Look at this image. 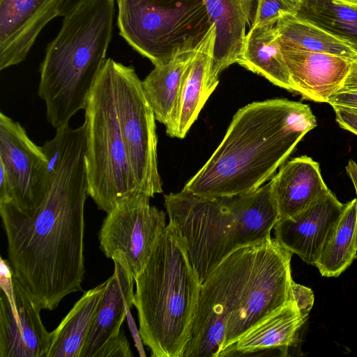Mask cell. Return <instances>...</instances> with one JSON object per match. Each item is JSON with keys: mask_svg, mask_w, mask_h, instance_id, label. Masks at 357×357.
<instances>
[{"mask_svg": "<svg viewBox=\"0 0 357 357\" xmlns=\"http://www.w3.org/2000/svg\"><path fill=\"white\" fill-rule=\"evenodd\" d=\"M357 89V61L352 63L351 70L344 81L342 88L339 91Z\"/></svg>", "mask_w": 357, "mask_h": 357, "instance_id": "1f68e13d", "label": "cell"}, {"mask_svg": "<svg viewBox=\"0 0 357 357\" xmlns=\"http://www.w3.org/2000/svg\"><path fill=\"white\" fill-rule=\"evenodd\" d=\"M344 207L329 191L315 203L274 227L275 238L304 262L315 265Z\"/></svg>", "mask_w": 357, "mask_h": 357, "instance_id": "5bb4252c", "label": "cell"}, {"mask_svg": "<svg viewBox=\"0 0 357 357\" xmlns=\"http://www.w3.org/2000/svg\"><path fill=\"white\" fill-rule=\"evenodd\" d=\"M346 172L353 183L357 199V164L353 160H349L346 167Z\"/></svg>", "mask_w": 357, "mask_h": 357, "instance_id": "836d02e7", "label": "cell"}, {"mask_svg": "<svg viewBox=\"0 0 357 357\" xmlns=\"http://www.w3.org/2000/svg\"><path fill=\"white\" fill-rule=\"evenodd\" d=\"M316 126L308 105L282 98L250 103L234 114L220 145L183 190L208 198L252 192Z\"/></svg>", "mask_w": 357, "mask_h": 357, "instance_id": "7a4b0ae2", "label": "cell"}, {"mask_svg": "<svg viewBox=\"0 0 357 357\" xmlns=\"http://www.w3.org/2000/svg\"><path fill=\"white\" fill-rule=\"evenodd\" d=\"M280 46L295 92L310 100L327 102L342 88L353 61L331 54L298 50L281 41Z\"/></svg>", "mask_w": 357, "mask_h": 357, "instance_id": "9a60e30c", "label": "cell"}, {"mask_svg": "<svg viewBox=\"0 0 357 357\" xmlns=\"http://www.w3.org/2000/svg\"><path fill=\"white\" fill-rule=\"evenodd\" d=\"M303 1H306V0H303Z\"/></svg>", "mask_w": 357, "mask_h": 357, "instance_id": "d590c367", "label": "cell"}, {"mask_svg": "<svg viewBox=\"0 0 357 357\" xmlns=\"http://www.w3.org/2000/svg\"><path fill=\"white\" fill-rule=\"evenodd\" d=\"M276 27L280 41L292 47L357 61V50L351 43L297 15H282Z\"/></svg>", "mask_w": 357, "mask_h": 357, "instance_id": "603a6c76", "label": "cell"}, {"mask_svg": "<svg viewBox=\"0 0 357 357\" xmlns=\"http://www.w3.org/2000/svg\"><path fill=\"white\" fill-rule=\"evenodd\" d=\"M149 198L136 194L120 200L107 213L98 234L105 255L112 259L116 252L123 253L135 279L167 227L165 213L151 206Z\"/></svg>", "mask_w": 357, "mask_h": 357, "instance_id": "30bf717a", "label": "cell"}, {"mask_svg": "<svg viewBox=\"0 0 357 357\" xmlns=\"http://www.w3.org/2000/svg\"><path fill=\"white\" fill-rule=\"evenodd\" d=\"M86 0H63L60 8L59 16L65 17L75 8Z\"/></svg>", "mask_w": 357, "mask_h": 357, "instance_id": "d6a6232c", "label": "cell"}, {"mask_svg": "<svg viewBox=\"0 0 357 357\" xmlns=\"http://www.w3.org/2000/svg\"><path fill=\"white\" fill-rule=\"evenodd\" d=\"M3 264L0 293V357H46L52 332L44 326L41 309Z\"/></svg>", "mask_w": 357, "mask_h": 357, "instance_id": "7c38bea8", "label": "cell"}, {"mask_svg": "<svg viewBox=\"0 0 357 357\" xmlns=\"http://www.w3.org/2000/svg\"><path fill=\"white\" fill-rule=\"evenodd\" d=\"M238 63L279 87L294 91L276 24L250 28Z\"/></svg>", "mask_w": 357, "mask_h": 357, "instance_id": "44dd1931", "label": "cell"}, {"mask_svg": "<svg viewBox=\"0 0 357 357\" xmlns=\"http://www.w3.org/2000/svg\"><path fill=\"white\" fill-rule=\"evenodd\" d=\"M42 146L48 191L31 215L13 202H0L13 275L41 310H54L82 291L84 277V204L88 194L86 126L56 129Z\"/></svg>", "mask_w": 357, "mask_h": 357, "instance_id": "6da1fadb", "label": "cell"}, {"mask_svg": "<svg viewBox=\"0 0 357 357\" xmlns=\"http://www.w3.org/2000/svg\"><path fill=\"white\" fill-rule=\"evenodd\" d=\"M292 254L271 236L234 251L201 284L197 304L226 322L222 350L292 300Z\"/></svg>", "mask_w": 357, "mask_h": 357, "instance_id": "277c9868", "label": "cell"}, {"mask_svg": "<svg viewBox=\"0 0 357 357\" xmlns=\"http://www.w3.org/2000/svg\"><path fill=\"white\" fill-rule=\"evenodd\" d=\"M48 165L42 146L31 140L19 122L0 112V172L8 183L6 201L33 214L47 194Z\"/></svg>", "mask_w": 357, "mask_h": 357, "instance_id": "8fae6325", "label": "cell"}, {"mask_svg": "<svg viewBox=\"0 0 357 357\" xmlns=\"http://www.w3.org/2000/svg\"><path fill=\"white\" fill-rule=\"evenodd\" d=\"M339 126L357 135V109L340 106H332Z\"/></svg>", "mask_w": 357, "mask_h": 357, "instance_id": "f546056e", "label": "cell"}, {"mask_svg": "<svg viewBox=\"0 0 357 357\" xmlns=\"http://www.w3.org/2000/svg\"><path fill=\"white\" fill-rule=\"evenodd\" d=\"M303 0H256L250 27L274 26L284 15H296Z\"/></svg>", "mask_w": 357, "mask_h": 357, "instance_id": "4316f807", "label": "cell"}, {"mask_svg": "<svg viewBox=\"0 0 357 357\" xmlns=\"http://www.w3.org/2000/svg\"><path fill=\"white\" fill-rule=\"evenodd\" d=\"M120 36L158 66L194 50L212 24L203 0H116Z\"/></svg>", "mask_w": 357, "mask_h": 357, "instance_id": "ba28073f", "label": "cell"}, {"mask_svg": "<svg viewBox=\"0 0 357 357\" xmlns=\"http://www.w3.org/2000/svg\"><path fill=\"white\" fill-rule=\"evenodd\" d=\"M107 280L84 293L52 332L46 357H80Z\"/></svg>", "mask_w": 357, "mask_h": 357, "instance_id": "7402d4cb", "label": "cell"}, {"mask_svg": "<svg viewBox=\"0 0 357 357\" xmlns=\"http://www.w3.org/2000/svg\"><path fill=\"white\" fill-rule=\"evenodd\" d=\"M349 42L357 50V10L333 0H306L296 14Z\"/></svg>", "mask_w": 357, "mask_h": 357, "instance_id": "484cf974", "label": "cell"}, {"mask_svg": "<svg viewBox=\"0 0 357 357\" xmlns=\"http://www.w3.org/2000/svg\"><path fill=\"white\" fill-rule=\"evenodd\" d=\"M356 254L357 199L354 198L344 204L314 266L322 276L337 278L350 266Z\"/></svg>", "mask_w": 357, "mask_h": 357, "instance_id": "d4e9b609", "label": "cell"}, {"mask_svg": "<svg viewBox=\"0 0 357 357\" xmlns=\"http://www.w3.org/2000/svg\"><path fill=\"white\" fill-rule=\"evenodd\" d=\"M306 321L291 300L271 314L222 351L219 357L243 356L278 349L287 351Z\"/></svg>", "mask_w": 357, "mask_h": 357, "instance_id": "ffe728a7", "label": "cell"}, {"mask_svg": "<svg viewBox=\"0 0 357 357\" xmlns=\"http://www.w3.org/2000/svg\"><path fill=\"white\" fill-rule=\"evenodd\" d=\"M135 282L133 305L143 343L153 357H183L201 283L173 221L169 220Z\"/></svg>", "mask_w": 357, "mask_h": 357, "instance_id": "8992f818", "label": "cell"}, {"mask_svg": "<svg viewBox=\"0 0 357 357\" xmlns=\"http://www.w3.org/2000/svg\"><path fill=\"white\" fill-rule=\"evenodd\" d=\"M116 102L126 155L139 194L161 193L155 117L132 66L112 61Z\"/></svg>", "mask_w": 357, "mask_h": 357, "instance_id": "9c48e42d", "label": "cell"}, {"mask_svg": "<svg viewBox=\"0 0 357 357\" xmlns=\"http://www.w3.org/2000/svg\"><path fill=\"white\" fill-rule=\"evenodd\" d=\"M164 200L201 284L234 251L270 238L280 220L271 181L233 197L208 198L182 190Z\"/></svg>", "mask_w": 357, "mask_h": 357, "instance_id": "3957f363", "label": "cell"}, {"mask_svg": "<svg viewBox=\"0 0 357 357\" xmlns=\"http://www.w3.org/2000/svg\"><path fill=\"white\" fill-rule=\"evenodd\" d=\"M116 0H86L63 20L40 68L38 96L56 129L84 109L112 38Z\"/></svg>", "mask_w": 357, "mask_h": 357, "instance_id": "5b68a950", "label": "cell"}, {"mask_svg": "<svg viewBox=\"0 0 357 357\" xmlns=\"http://www.w3.org/2000/svg\"><path fill=\"white\" fill-rule=\"evenodd\" d=\"M337 4L349 6L357 10V0H333Z\"/></svg>", "mask_w": 357, "mask_h": 357, "instance_id": "e575fe53", "label": "cell"}, {"mask_svg": "<svg viewBox=\"0 0 357 357\" xmlns=\"http://www.w3.org/2000/svg\"><path fill=\"white\" fill-rule=\"evenodd\" d=\"M114 273L97 308L80 357H96L100 349L117 337L134 303L135 278L123 253L112 257Z\"/></svg>", "mask_w": 357, "mask_h": 357, "instance_id": "2e32d148", "label": "cell"}, {"mask_svg": "<svg viewBox=\"0 0 357 357\" xmlns=\"http://www.w3.org/2000/svg\"><path fill=\"white\" fill-rule=\"evenodd\" d=\"M255 1L203 0L215 31L213 62L206 84L210 96L219 82V75L239 61Z\"/></svg>", "mask_w": 357, "mask_h": 357, "instance_id": "e0dca14e", "label": "cell"}, {"mask_svg": "<svg viewBox=\"0 0 357 357\" xmlns=\"http://www.w3.org/2000/svg\"><path fill=\"white\" fill-rule=\"evenodd\" d=\"M132 356L124 332L121 331L117 337L109 341L100 349L96 357H131Z\"/></svg>", "mask_w": 357, "mask_h": 357, "instance_id": "83f0119b", "label": "cell"}, {"mask_svg": "<svg viewBox=\"0 0 357 357\" xmlns=\"http://www.w3.org/2000/svg\"><path fill=\"white\" fill-rule=\"evenodd\" d=\"M291 298L295 301L303 317L307 320L314 305V294L311 289L299 284L294 280L291 283Z\"/></svg>", "mask_w": 357, "mask_h": 357, "instance_id": "f1b7e54d", "label": "cell"}, {"mask_svg": "<svg viewBox=\"0 0 357 357\" xmlns=\"http://www.w3.org/2000/svg\"><path fill=\"white\" fill-rule=\"evenodd\" d=\"M195 48L181 52L169 61L155 66L142 81L155 119L165 126L176 107L182 76Z\"/></svg>", "mask_w": 357, "mask_h": 357, "instance_id": "cb8c5ba5", "label": "cell"}, {"mask_svg": "<svg viewBox=\"0 0 357 357\" xmlns=\"http://www.w3.org/2000/svg\"><path fill=\"white\" fill-rule=\"evenodd\" d=\"M112 61L107 59L92 86L84 123L88 194L106 213L120 200L139 194L119 126Z\"/></svg>", "mask_w": 357, "mask_h": 357, "instance_id": "52a82bcc", "label": "cell"}, {"mask_svg": "<svg viewBox=\"0 0 357 357\" xmlns=\"http://www.w3.org/2000/svg\"><path fill=\"white\" fill-rule=\"evenodd\" d=\"M327 103L357 109V89L338 91L328 98Z\"/></svg>", "mask_w": 357, "mask_h": 357, "instance_id": "4dcf8cb0", "label": "cell"}, {"mask_svg": "<svg viewBox=\"0 0 357 357\" xmlns=\"http://www.w3.org/2000/svg\"><path fill=\"white\" fill-rule=\"evenodd\" d=\"M215 38V31L212 24L185 69L176 107L165 126L170 137L181 139L185 136L210 96L206 84L213 62Z\"/></svg>", "mask_w": 357, "mask_h": 357, "instance_id": "ac0fdd59", "label": "cell"}, {"mask_svg": "<svg viewBox=\"0 0 357 357\" xmlns=\"http://www.w3.org/2000/svg\"><path fill=\"white\" fill-rule=\"evenodd\" d=\"M271 182L280 220L298 213L331 191L319 163L307 155L288 161Z\"/></svg>", "mask_w": 357, "mask_h": 357, "instance_id": "d6986e66", "label": "cell"}, {"mask_svg": "<svg viewBox=\"0 0 357 357\" xmlns=\"http://www.w3.org/2000/svg\"><path fill=\"white\" fill-rule=\"evenodd\" d=\"M63 0H0V70L24 61Z\"/></svg>", "mask_w": 357, "mask_h": 357, "instance_id": "4fadbf2b", "label": "cell"}]
</instances>
